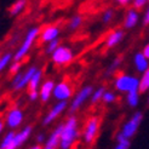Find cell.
<instances>
[{"instance_id": "8fae6325", "label": "cell", "mask_w": 149, "mask_h": 149, "mask_svg": "<svg viewBox=\"0 0 149 149\" xmlns=\"http://www.w3.org/2000/svg\"><path fill=\"white\" fill-rule=\"evenodd\" d=\"M67 107H68V102H57L55 106L49 110V113L45 115V118L42 119V125L47 126L52 121H55L56 119L67 109Z\"/></svg>"}, {"instance_id": "ab89813d", "label": "cell", "mask_w": 149, "mask_h": 149, "mask_svg": "<svg viewBox=\"0 0 149 149\" xmlns=\"http://www.w3.org/2000/svg\"><path fill=\"white\" fill-rule=\"evenodd\" d=\"M129 1H127V0H123V1H121V0H120V1H119V4H120V5H126V4H127Z\"/></svg>"}, {"instance_id": "4dcf8cb0", "label": "cell", "mask_w": 149, "mask_h": 149, "mask_svg": "<svg viewBox=\"0 0 149 149\" xmlns=\"http://www.w3.org/2000/svg\"><path fill=\"white\" fill-rule=\"evenodd\" d=\"M21 69V62H12V64L10 65V73L11 74H18Z\"/></svg>"}, {"instance_id": "7c38bea8", "label": "cell", "mask_w": 149, "mask_h": 149, "mask_svg": "<svg viewBox=\"0 0 149 149\" xmlns=\"http://www.w3.org/2000/svg\"><path fill=\"white\" fill-rule=\"evenodd\" d=\"M32 130H33L32 126H26V127H23L19 132H17L16 135H15V138L12 141L11 146L7 148V149H17V148H19L22 144H23V143H26L27 139H29V137H31Z\"/></svg>"}, {"instance_id": "30bf717a", "label": "cell", "mask_w": 149, "mask_h": 149, "mask_svg": "<svg viewBox=\"0 0 149 149\" xmlns=\"http://www.w3.org/2000/svg\"><path fill=\"white\" fill-rule=\"evenodd\" d=\"M72 93H73L72 86L67 81H61V83L56 84L52 96L57 100V102H67V100L72 97Z\"/></svg>"}, {"instance_id": "9a60e30c", "label": "cell", "mask_w": 149, "mask_h": 149, "mask_svg": "<svg viewBox=\"0 0 149 149\" xmlns=\"http://www.w3.org/2000/svg\"><path fill=\"white\" fill-rule=\"evenodd\" d=\"M55 86H56V84L54 80H46L41 84L40 91H39V98L41 100V102L45 103L50 100V97L54 95Z\"/></svg>"}, {"instance_id": "603a6c76", "label": "cell", "mask_w": 149, "mask_h": 149, "mask_svg": "<svg viewBox=\"0 0 149 149\" xmlns=\"http://www.w3.org/2000/svg\"><path fill=\"white\" fill-rule=\"evenodd\" d=\"M11 59H13V55L11 52H5V54L0 56V73L6 68V65L10 63Z\"/></svg>"}, {"instance_id": "ac0fdd59", "label": "cell", "mask_w": 149, "mask_h": 149, "mask_svg": "<svg viewBox=\"0 0 149 149\" xmlns=\"http://www.w3.org/2000/svg\"><path fill=\"white\" fill-rule=\"evenodd\" d=\"M138 22V12L135 9H131L126 12L125 21H124V27L126 29H131L133 28Z\"/></svg>"}, {"instance_id": "b9f144b4", "label": "cell", "mask_w": 149, "mask_h": 149, "mask_svg": "<svg viewBox=\"0 0 149 149\" xmlns=\"http://www.w3.org/2000/svg\"><path fill=\"white\" fill-rule=\"evenodd\" d=\"M0 149H3V148H0Z\"/></svg>"}, {"instance_id": "d4e9b609", "label": "cell", "mask_w": 149, "mask_h": 149, "mask_svg": "<svg viewBox=\"0 0 149 149\" xmlns=\"http://www.w3.org/2000/svg\"><path fill=\"white\" fill-rule=\"evenodd\" d=\"M116 141H118V143L114 147V149H129L130 148V141L124 138L121 133H119L116 136Z\"/></svg>"}, {"instance_id": "ffe728a7", "label": "cell", "mask_w": 149, "mask_h": 149, "mask_svg": "<svg viewBox=\"0 0 149 149\" xmlns=\"http://www.w3.org/2000/svg\"><path fill=\"white\" fill-rule=\"evenodd\" d=\"M27 5V1L26 0H17V1H15L9 9V12L11 16H16V15L21 13L22 11H23V9L26 7Z\"/></svg>"}, {"instance_id": "52a82bcc", "label": "cell", "mask_w": 149, "mask_h": 149, "mask_svg": "<svg viewBox=\"0 0 149 149\" xmlns=\"http://www.w3.org/2000/svg\"><path fill=\"white\" fill-rule=\"evenodd\" d=\"M52 58V62L57 65H64V64H68L69 62L73 61L74 58V54H73V50L68 46H59L54 54L51 55Z\"/></svg>"}, {"instance_id": "e0dca14e", "label": "cell", "mask_w": 149, "mask_h": 149, "mask_svg": "<svg viewBox=\"0 0 149 149\" xmlns=\"http://www.w3.org/2000/svg\"><path fill=\"white\" fill-rule=\"evenodd\" d=\"M133 62H135V65H136V69L138 72H147L149 69V64H148V59L144 57V55L142 52H137L133 57Z\"/></svg>"}, {"instance_id": "d590c367", "label": "cell", "mask_w": 149, "mask_h": 149, "mask_svg": "<svg viewBox=\"0 0 149 149\" xmlns=\"http://www.w3.org/2000/svg\"><path fill=\"white\" fill-rule=\"evenodd\" d=\"M44 141H45V135H44V133H39V135L36 136V142L41 143V142H44Z\"/></svg>"}, {"instance_id": "484cf974", "label": "cell", "mask_w": 149, "mask_h": 149, "mask_svg": "<svg viewBox=\"0 0 149 149\" xmlns=\"http://www.w3.org/2000/svg\"><path fill=\"white\" fill-rule=\"evenodd\" d=\"M106 91H107V90H106V88H104L103 86L98 87L96 91H93V93H92V96H91V103H92V104H96L97 102L102 101L103 95H104V92H106Z\"/></svg>"}, {"instance_id": "2e32d148", "label": "cell", "mask_w": 149, "mask_h": 149, "mask_svg": "<svg viewBox=\"0 0 149 149\" xmlns=\"http://www.w3.org/2000/svg\"><path fill=\"white\" fill-rule=\"evenodd\" d=\"M124 38V32L121 29H118V31H113L111 33L108 34L107 39H106V47L107 49H111L116 46L119 42H120Z\"/></svg>"}, {"instance_id": "60d3db41", "label": "cell", "mask_w": 149, "mask_h": 149, "mask_svg": "<svg viewBox=\"0 0 149 149\" xmlns=\"http://www.w3.org/2000/svg\"><path fill=\"white\" fill-rule=\"evenodd\" d=\"M42 149H54V148H47V147H45V148H42Z\"/></svg>"}, {"instance_id": "d6986e66", "label": "cell", "mask_w": 149, "mask_h": 149, "mask_svg": "<svg viewBox=\"0 0 149 149\" xmlns=\"http://www.w3.org/2000/svg\"><path fill=\"white\" fill-rule=\"evenodd\" d=\"M41 79H42V70L38 69L35 72L34 75H33L29 85H28V93H31V92H39L38 88H39V86L41 84Z\"/></svg>"}, {"instance_id": "f35d334b", "label": "cell", "mask_w": 149, "mask_h": 149, "mask_svg": "<svg viewBox=\"0 0 149 149\" xmlns=\"http://www.w3.org/2000/svg\"><path fill=\"white\" fill-rule=\"evenodd\" d=\"M29 149H42V148H41L39 144H35V146H32V147L29 148Z\"/></svg>"}, {"instance_id": "d6a6232c", "label": "cell", "mask_w": 149, "mask_h": 149, "mask_svg": "<svg viewBox=\"0 0 149 149\" xmlns=\"http://www.w3.org/2000/svg\"><path fill=\"white\" fill-rule=\"evenodd\" d=\"M28 98H29V101H32V102L36 101L39 98V92H31V93H28Z\"/></svg>"}, {"instance_id": "74e56055", "label": "cell", "mask_w": 149, "mask_h": 149, "mask_svg": "<svg viewBox=\"0 0 149 149\" xmlns=\"http://www.w3.org/2000/svg\"><path fill=\"white\" fill-rule=\"evenodd\" d=\"M4 127H5V123L1 118H0V135H1V132L4 131Z\"/></svg>"}, {"instance_id": "4fadbf2b", "label": "cell", "mask_w": 149, "mask_h": 149, "mask_svg": "<svg viewBox=\"0 0 149 149\" xmlns=\"http://www.w3.org/2000/svg\"><path fill=\"white\" fill-rule=\"evenodd\" d=\"M64 127V123L58 124L55 130L50 133V136L46 138V142H45V147L47 148H56L59 147V141H61V136H62V131Z\"/></svg>"}, {"instance_id": "e575fe53", "label": "cell", "mask_w": 149, "mask_h": 149, "mask_svg": "<svg viewBox=\"0 0 149 149\" xmlns=\"http://www.w3.org/2000/svg\"><path fill=\"white\" fill-rule=\"evenodd\" d=\"M142 54L144 55V57H146L147 59H149V44L144 46V49H143V51H142Z\"/></svg>"}, {"instance_id": "6da1fadb", "label": "cell", "mask_w": 149, "mask_h": 149, "mask_svg": "<svg viewBox=\"0 0 149 149\" xmlns=\"http://www.w3.org/2000/svg\"><path fill=\"white\" fill-rule=\"evenodd\" d=\"M78 130V118L74 115L69 116L68 120L64 123L61 141H59V149H70V147L79 137Z\"/></svg>"}, {"instance_id": "3957f363", "label": "cell", "mask_w": 149, "mask_h": 149, "mask_svg": "<svg viewBox=\"0 0 149 149\" xmlns=\"http://www.w3.org/2000/svg\"><path fill=\"white\" fill-rule=\"evenodd\" d=\"M114 86L120 92H133L139 90V79L136 77L126 75V74H119L114 80Z\"/></svg>"}, {"instance_id": "4316f807", "label": "cell", "mask_w": 149, "mask_h": 149, "mask_svg": "<svg viewBox=\"0 0 149 149\" xmlns=\"http://www.w3.org/2000/svg\"><path fill=\"white\" fill-rule=\"evenodd\" d=\"M81 23H83V17L79 16V15H75V16H73L69 21V23H68V27L69 29H72V31H75V29H78Z\"/></svg>"}, {"instance_id": "8992f818", "label": "cell", "mask_w": 149, "mask_h": 149, "mask_svg": "<svg viewBox=\"0 0 149 149\" xmlns=\"http://www.w3.org/2000/svg\"><path fill=\"white\" fill-rule=\"evenodd\" d=\"M142 118H143V114L141 113V111H136V113L132 115V118L130 119V120L124 124L123 129H121V132H120L124 138L130 139L131 137L135 136V133L138 130V126H139L141 121H142Z\"/></svg>"}, {"instance_id": "cb8c5ba5", "label": "cell", "mask_w": 149, "mask_h": 149, "mask_svg": "<svg viewBox=\"0 0 149 149\" xmlns=\"http://www.w3.org/2000/svg\"><path fill=\"white\" fill-rule=\"evenodd\" d=\"M126 101H127V104H129L130 107H136L137 104H138V101H139L138 91L129 92L127 96H126Z\"/></svg>"}, {"instance_id": "5bb4252c", "label": "cell", "mask_w": 149, "mask_h": 149, "mask_svg": "<svg viewBox=\"0 0 149 149\" xmlns=\"http://www.w3.org/2000/svg\"><path fill=\"white\" fill-rule=\"evenodd\" d=\"M59 36V28L57 26H47L40 33V40L45 44H50L51 41L57 40Z\"/></svg>"}, {"instance_id": "5b68a950", "label": "cell", "mask_w": 149, "mask_h": 149, "mask_svg": "<svg viewBox=\"0 0 149 149\" xmlns=\"http://www.w3.org/2000/svg\"><path fill=\"white\" fill-rule=\"evenodd\" d=\"M93 91L95 90H93V87L91 85L84 86L83 88H81V90L74 96L73 101L69 104V113H75L77 110H79V108L92 96Z\"/></svg>"}, {"instance_id": "f1b7e54d", "label": "cell", "mask_w": 149, "mask_h": 149, "mask_svg": "<svg viewBox=\"0 0 149 149\" xmlns=\"http://www.w3.org/2000/svg\"><path fill=\"white\" fill-rule=\"evenodd\" d=\"M115 98H116V96H115L114 92H111V91H106V92H104V95H103L102 101H103L104 103H113V102L115 101Z\"/></svg>"}, {"instance_id": "44dd1931", "label": "cell", "mask_w": 149, "mask_h": 149, "mask_svg": "<svg viewBox=\"0 0 149 149\" xmlns=\"http://www.w3.org/2000/svg\"><path fill=\"white\" fill-rule=\"evenodd\" d=\"M15 135H16V132H13V131H9L6 133V135L4 136L3 141H1V143H0V148H3V149H7L11 143H12V141L15 138Z\"/></svg>"}, {"instance_id": "83f0119b", "label": "cell", "mask_w": 149, "mask_h": 149, "mask_svg": "<svg viewBox=\"0 0 149 149\" xmlns=\"http://www.w3.org/2000/svg\"><path fill=\"white\" fill-rule=\"evenodd\" d=\"M61 46L59 45V39H57V40H54V41H51L50 44H47L46 45V49H45V52L47 55H52L54 52Z\"/></svg>"}, {"instance_id": "1f68e13d", "label": "cell", "mask_w": 149, "mask_h": 149, "mask_svg": "<svg viewBox=\"0 0 149 149\" xmlns=\"http://www.w3.org/2000/svg\"><path fill=\"white\" fill-rule=\"evenodd\" d=\"M146 4H147L146 0H135V1H133V4H132V6H133V9L137 11V10L142 9V7H143Z\"/></svg>"}, {"instance_id": "f546056e", "label": "cell", "mask_w": 149, "mask_h": 149, "mask_svg": "<svg viewBox=\"0 0 149 149\" xmlns=\"http://www.w3.org/2000/svg\"><path fill=\"white\" fill-rule=\"evenodd\" d=\"M113 17H114V12H113V10H107L106 12L103 13V17H102L103 23H109V22L113 19Z\"/></svg>"}, {"instance_id": "277c9868", "label": "cell", "mask_w": 149, "mask_h": 149, "mask_svg": "<svg viewBox=\"0 0 149 149\" xmlns=\"http://www.w3.org/2000/svg\"><path fill=\"white\" fill-rule=\"evenodd\" d=\"M36 70H38V68H36L35 65H31L26 72H23V73L19 72L18 74H16L12 79V83H11L12 88L15 91H19L22 88H24L26 86H28Z\"/></svg>"}, {"instance_id": "7402d4cb", "label": "cell", "mask_w": 149, "mask_h": 149, "mask_svg": "<svg viewBox=\"0 0 149 149\" xmlns=\"http://www.w3.org/2000/svg\"><path fill=\"white\" fill-rule=\"evenodd\" d=\"M149 88V69L143 73L142 78L139 79V90L141 92H146Z\"/></svg>"}, {"instance_id": "9c48e42d", "label": "cell", "mask_w": 149, "mask_h": 149, "mask_svg": "<svg viewBox=\"0 0 149 149\" xmlns=\"http://www.w3.org/2000/svg\"><path fill=\"white\" fill-rule=\"evenodd\" d=\"M23 119H24V114H23V111H22V109L15 107V108L10 109L9 113L6 114L5 124L9 126L11 130H15V129H17L18 126L22 124Z\"/></svg>"}, {"instance_id": "836d02e7", "label": "cell", "mask_w": 149, "mask_h": 149, "mask_svg": "<svg viewBox=\"0 0 149 149\" xmlns=\"http://www.w3.org/2000/svg\"><path fill=\"white\" fill-rule=\"evenodd\" d=\"M119 64H120V58H116V59H114V62L111 63V65L109 67V72H113V70L116 68V67H118Z\"/></svg>"}, {"instance_id": "ba28073f", "label": "cell", "mask_w": 149, "mask_h": 149, "mask_svg": "<svg viewBox=\"0 0 149 149\" xmlns=\"http://www.w3.org/2000/svg\"><path fill=\"white\" fill-rule=\"evenodd\" d=\"M98 129H100V118L97 116H91L85 124V129H84V141L85 143L90 144L93 142V139L96 138L98 133Z\"/></svg>"}, {"instance_id": "7a4b0ae2", "label": "cell", "mask_w": 149, "mask_h": 149, "mask_svg": "<svg viewBox=\"0 0 149 149\" xmlns=\"http://www.w3.org/2000/svg\"><path fill=\"white\" fill-rule=\"evenodd\" d=\"M39 33H41L39 27H33L27 32V34L24 36L23 41H22L19 49L16 51V54L13 55V62H21L22 59L24 58V56L28 54L29 50H31V47L33 46L34 41L39 36Z\"/></svg>"}, {"instance_id": "8d00e7d4", "label": "cell", "mask_w": 149, "mask_h": 149, "mask_svg": "<svg viewBox=\"0 0 149 149\" xmlns=\"http://www.w3.org/2000/svg\"><path fill=\"white\" fill-rule=\"evenodd\" d=\"M144 23L146 24H149V6H148V10L144 15Z\"/></svg>"}]
</instances>
